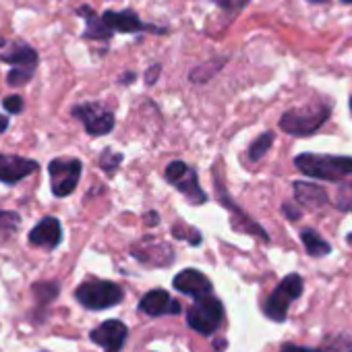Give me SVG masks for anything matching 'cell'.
<instances>
[{
  "label": "cell",
  "mask_w": 352,
  "mask_h": 352,
  "mask_svg": "<svg viewBox=\"0 0 352 352\" xmlns=\"http://www.w3.org/2000/svg\"><path fill=\"white\" fill-rule=\"evenodd\" d=\"M126 336H129V329L118 319L104 321L102 325L91 329V342L102 346L106 352H120L126 342Z\"/></svg>",
  "instance_id": "cell-10"
},
{
  "label": "cell",
  "mask_w": 352,
  "mask_h": 352,
  "mask_svg": "<svg viewBox=\"0 0 352 352\" xmlns=\"http://www.w3.org/2000/svg\"><path fill=\"white\" fill-rule=\"evenodd\" d=\"M336 206L342 212L352 210V183H342L336 195Z\"/></svg>",
  "instance_id": "cell-25"
},
{
  "label": "cell",
  "mask_w": 352,
  "mask_h": 352,
  "mask_svg": "<svg viewBox=\"0 0 352 352\" xmlns=\"http://www.w3.org/2000/svg\"><path fill=\"white\" fill-rule=\"evenodd\" d=\"M75 296L85 309L102 311V309L116 307L122 300L124 290L118 284L108 282V280H87L77 288Z\"/></svg>",
  "instance_id": "cell-3"
},
{
  "label": "cell",
  "mask_w": 352,
  "mask_h": 352,
  "mask_svg": "<svg viewBox=\"0 0 352 352\" xmlns=\"http://www.w3.org/2000/svg\"><path fill=\"white\" fill-rule=\"evenodd\" d=\"M3 106H5V110H7V112H11V114H19V112L23 110V98H21V96H9V98H5Z\"/></svg>",
  "instance_id": "cell-31"
},
{
  "label": "cell",
  "mask_w": 352,
  "mask_h": 352,
  "mask_svg": "<svg viewBox=\"0 0 352 352\" xmlns=\"http://www.w3.org/2000/svg\"><path fill=\"white\" fill-rule=\"evenodd\" d=\"M340 3H344V5H352V0H340Z\"/></svg>",
  "instance_id": "cell-39"
},
{
  "label": "cell",
  "mask_w": 352,
  "mask_h": 352,
  "mask_svg": "<svg viewBox=\"0 0 352 352\" xmlns=\"http://www.w3.org/2000/svg\"><path fill=\"white\" fill-rule=\"evenodd\" d=\"M81 168H83V164L75 157H58V160L50 162L48 174H50L52 193L56 197H67L75 191V187L81 179Z\"/></svg>",
  "instance_id": "cell-7"
},
{
  "label": "cell",
  "mask_w": 352,
  "mask_h": 352,
  "mask_svg": "<svg viewBox=\"0 0 352 352\" xmlns=\"http://www.w3.org/2000/svg\"><path fill=\"white\" fill-rule=\"evenodd\" d=\"M294 201L298 208L307 210H321L327 206V193L321 185L313 183H294Z\"/></svg>",
  "instance_id": "cell-16"
},
{
  "label": "cell",
  "mask_w": 352,
  "mask_h": 352,
  "mask_svg": "<svg viewBox=\"0 0 352 352\" xmlns=\"http://www.w3.org/2000/svg\"><path fill=\"white\" fill-rule=\"evenodd\" d=\"M106 28L112 34H139V32H151V34H166V28H155L149 23H143L139 15L131 9L124 11H106L102 15Z\"/></svg>",
  "instance_id": "cell-9"
},
{
  "label": "cell",
  "mask_w": 352,
  "mask_h": 352,
  "mask_svg": "<svg viewBox=\"0 0 352 352\" xmlns=\"http://www.w3.org/2000/svg\"><path fill=\"white\" fill-rule=\"evenodd\" d=\"M220 197H222V206L224 208H228L230 212H232V216L236 214L239 218H236V222H232V226L236 228V230H243V232H247V234H255V236H259L261 241H270V236H267V232L259 226V224H255L249 216H245L234 204H232V199L226 195V191L220 187Z\"/></svg>",
  "instance_id": "cell-17"
},
{
  "label": "cell",
  "mask_w": 352,
  "mask_h": 352,
  "mask_svg": "<svg viewBox=\"0 0 352 352\" xmlns=\"http://www.w3.org/2000/svg\"><path fill=\"white\" fill-rule=\"evenodd\" d=\"M157 222H160V220H157V214H155V212H147V214H145V224H147V226H157Z\"/></svg>",
  "instance_id": "cell-35"
},
{
  "label": "cell",
  "mask_w": 352,
  "mask_h": 352,
  "mask_svg": "<svg viewBox=\"0 0 352 352\" xmlns=\"http://www.w3.org/2000/svg\"><path fill=\"white\" fill-rule=\"evenodd\" d=\"M350 112H352V98H350Z\"/></svg>",
  "instance_id": "cell-40"
},
{
  "label": "cell",
  "mask_w": 352,
  "mask_h": 352,
  "mask_svg": "<svg viewBox=\"0 0 352 352\" xmlns=\"http://www.w3.org/2000/svg\"><path fill=\"white\" fill-rule=\"evenodd\" d=\"M307 3H311V5H325L327 0H307Z\"/></svg>",
  "instance_id": "cell-37"
},
{
  "label": "cell",
  "mask_w": 352,
  "mask_h": 352,
  "mask_svg": "<svg viewBox=\"0 0 352 352\" xmlns=\"http://www.w3.org/2000/svg\"><path fill=\"white\" fill-rule=\"evenodd\" d=\"M329 114H331L329 104H319V102L302 108H292L282 114L280 129L292 137H311L327 122Z\"/></svg>",
  "instance_id": "cell-2"
},
{
  "label": "cell",
  "mask_w": 352,
  "mask_h": 352,
  "mask_svg": "<svg viewBox=\"0 0 352 352\" xmlns=\"http://www.w3.org/2000/svg\"><path fill=\"white\" fill-rule=\"evenodd\" d=\"M120 162H122V155H120V153H114V151H110V149H106V151L102 153V157H100V166H102L104 172H108V174H114V170L120 166Z\"/></svg>",
  "instance_id": "cell-26"
},
{
  "label": "cell",
  "mask_w": 352,
  "mask_h": 352,
  "mask_svg": "<svg viewBox=\"0 0 352 352\" xmlns=\"http://www.w3.org/2000/svg\"><path fill=\"white\" fill-rule=\"evenodd\" d=\"M73 116L79 118L85 131L94 137L108 135L114 129V114L102 104H81L73 108Z\"/></svg>",
  "instance_id": "cell-8"
},
{
  "label": "cell",
  "mask_w": 352,
  "mask_h": 352,
  "mask_svg": "<svg viewBox=\"0 0 352 352\" xmlns=\"http://www.w3.org/2000/svg\"><path fill=\"white\" fill-rule=\"evenodd\" d=\"M302 284L305 282H302V278L298 274H288L278 284V288L267 296V300L263 305V313L272 321H284L292 300H296L302 294Z\"/></svg>",
  "instance_id": "cell-6"
},
{
  "label": "cell",
  "mask_w": 352,
  "mask_h": 352,
  "mask_svg": "<svg viewBox=\"0 0 352 352\" xmlns=\"http://www.w3.org/2000/svg\"><path fill=\"white\" fill-rule=\"evenodd\" d=\"M172 234L179 239V241H189V245H193V247H197V245H201V232L197 230V228H191V226H187V224H183V222H179V224H174L172 226Z\"/></svg>",
  "instance_id": "cell-23"
},
{
  "label": "cell",
  "mask_w": 352,
  "mask_h": 352,
  "mask_svg": "<svg viewBox=\"0 0 352 352\" xmlns=\"http://www.w3.org/2000/svg\"><path fill=\"white\" fill-rule=\"evenodd\" d=\"M224 319V307L222 300L208 294L201 298H195V302L189 307L187 311V321L189 327L195 329L201 336H212L218 331V327L222 325Z\"/></svg>",
  "instance_id": "cell-4"
},
{
  "label": "cell",
  "mask_w": 352,
  "mask_h": 352,
  "mask_svg": "<svg viewBox=\"0 0 352 352\" xmlns=\"http://www.w3.org/2000/svg\"><path fill=\"white\" fill-rule=\"evenodd\" d=\"M296 170L311 176V179L340 183L352 174L350 155H329V153H300L294 157Z\"/></svg>",
  "instance_id": "cell-1"
},
{
  "label": "cell",
  "mask_w": 352,
  "mask_h": 352,
  "mask_svg": "<svg viewBox=\"0 0 352 352\" xmlns=\"http://www.w3.org/2000/svg\"><path fill=\"white\" fill-rule=\"evenodd\" d=\"M34 292H36V294H44V300L50 302V300H54L56 294H58V284H56V282H40V284L34 286Z\"/></svg>",
  "instance_id": "cell-28"
},
{
  "label": "cell",
  "mask_w": 352,
  "mask_h": 352,
  "mask_svg": "<svg viewBox=\"0 0 352 352\" xmlns=\"http://www.w3.org/2000/svg\"><path fill=\"white\" fill-rule=\"evenodd\" d=\"M36 170H38V162H34V160L0 153V181L7 185H15V183L23 181L25 176L34 174Z\"/></svg>",
  "instance_id": "cell-11"
},
{
  "label": "cell",
  "mask_w": 352,
  "mask_h": 352,
  "mask_svg": "<svg viewBox=\"0 0 352 352\" xmlns=\"http://www.w3.org/2000/svg\"><path fill=\"white\" fill-rule=\"evenodd\" d=\"M164 176H166V181H168L176 191L183 193V195L189 199V204H193V206H204V204L208 201V195H206V193L201 191V187H199L197 172H195L189 164H185V162H181V160L170 162V164L166 166Z\"/></svg>",
  "instance_id": "cell-5"
},
{
  "label": "cell",
  "mask_w": 352,
  "mask_h": 352,
  "mask_svg": "<svg viewBox=\"0 0 352 352\" xmlns=\"http://www.w3.org/2000/svg\"><path fill=\"white\" fill-rule=\"evenodd\" d=\"M319 352H352V338L348 333H331L323 340Z\"/></svg>",
  "instance_id": "cell-21"
},
{
  "label": "cell",
  "mask_w": 352,
  "mask_h": 352,
  "mask_svg": "<svg viewBox=\"0 0 352 352\" xmlns=\"http://www.w3.org/2000/svg\"><path fill=\"white\" fill-rule=\"evenodd\" d=\"M133 257H137L141 263H149L155 267H164L168 263L174 261V253L166 243L153 241V239H145L139 245L133 247Z\"/></svg>",
  "instance_id": "cell-13"
},
{
  "label": "cell",
  "mask_w": 352,
  "mask_h": 352,
  "mask_svg": "<svg viewBox=\"0 0 352 352\" xmlns=\"http://www.w3.org/2000/svg\"><path fill=\"white\" fill-rule=\"evenodd\" d=\"M174 288L179 290V292H183V294L195 296V298L208 296L214 290L210 278L206 274L197 272V270H185V272H181L179 276L174 278Z\"/></svg>",
  "instance_id": "cell-14"
},
{
  "label": "cell",
  "mask_w": 352,
  "mask_h": 352,
  "mask_svg": "<svg viewBox=\"0 0 352 352\" xmlns=\"http://www.w3.org/2000/svg\"><path fill=\"white\" fill-rule=\"evenodd\" d=\"M32 75H34V69H13V71L9 73L7 81H9V85L21 87V85H25V83L32 79Z\"/></svg>",
  "instance_id": "cell-27"
},
{
  "label": "cell",
  "mask_w": 352,
  "mask_h": 352,
  "mask_svg": "<svg viewBox=\"0 0 352 352\" xmlns=\"http://www.w3.org/2000/svg\"><path fill=\"white\" fill-rule=\"evenodd\" d=\"M63 239V228L56 218H44L32 232H30V243L34 247H44V249H54L60 245Z\"/></svg>",
  "instance_id": "cell-15"
},
{
  "label": "cell",
  "mask_w": 352,
  "mask_h": 352,
  "mask_svg": "<svg viewBox=\"0 0 352 352\" xmlns=\"http://www.w3.org/2000/svg\"><path fill=\"white\" fill-rule=\"evenodd\" d=\"M224 65V60H212V63H208V65H201V67H197V69H193L191 71V81L193 83H206V81H210L212 77H214V73H218L220 71V67Z\"/></svg>",
  "instance_id": "cell-24"
},
{
  "label": "cell",
  "mask_w": 352,
  "mask_h": 352,
  "mask_svg": "<svg viewBox=\"0 0 352 352\" xmlns=\"http://www.w3.org/2000/svg\"><path fill=\"white\" fill-rule=\"evenodd\" d=\"M0 58L9 65H15V69H36L38 65V52L28 44H13Z\"/></svg>",
  "instance_id": "cell-18"
},
{
  "label": "cell",
  "mask_w": 352,
  "mask_h": 352,
  "mask_svg": "<svg viewBox=\"0 0 352 352\" xmlns=\"http://www.w3.org/2000/svg\"><path fill=\"white\" fill-rule=\"evenodd\" d=\"M160 69H162L160 65H153V69H149V71H147V75H145V83H147V85H153V83L157 81V73H160Z\"/></svg>",
  "instance_id": "cell-34"
},
{
  "label": "cell",
  "mask_w": 352,
  "mask_h": 352,
  "mask_svg": "<svg viewBox=\"0 0 352 352\" xmlns=\"http://www.w3.org/2000/svg\"><path fill=\"white\" fill-rule=\"evenodd\" d=\"M139 309L141 313L149 315V317H162V315H179L183 309L176 302L166 290H149L147 294H143V298L139 300Z\"/></svg>",
  "instance_id": "cell-12"
},
{
  "label": "cell",
  "mask_w": 352,
  "mask_h": 352,
  "mask_svg": "<svg viewBox=\"0 0 352 352\" xmlns=\"http://www.w3.org/2000/svg\"><path fill=\"white\" fill-rule=\"evenodd\" d=\"M280 352H319L317 348H309V346H296V344H284Z\"/></svg>",
  "instance_id": "cell-32"
},
{
  "label": "cell",
  "mask_w": 352,
  "mask_h": 352,
  "mask_svg": "<svg viewBox=\"0 0 352 352\" xmlns=\"http://www.w3.org/2000/svg\"><path fill=\"white\" fill-rule=\"evenodd\" d=\"M77 13L85 19V32H83V38L87 40H110L114 34L106 28L102 15H96L89 7H79Z\"/></svg>",
  "instance_id": "cell-19"
},
{
  "label": "cell",
  "mask_w": 352,
  "mask_h": 352,
  "mask_svg": "<svg viewBox=\"0 0 352 352\" xmlns=\"http://www.w3.org/2000/svg\"><path fill=\"white\" fill-rule=\"evenodd\" d=\"M214 5H218L220 9H224V11H230V13H234V11H243L251 0H212Z\"/></svg>",
  "instance_id": "cell-29"
},
{
  "label": "cell",
  "mask_w": 352,
  "mask_h": 352,
  "mask_svg": "<svg viewBox=\"0 0 352 352\" xmlns=\"http://www.w3.org/2000/svg\"><path fill=\"white\" fill-rule=\"evenodd\" d=\"M19 226V216L15 212H0V230H15Z\"/></svg>",
  "instance_id": "cell-30"
},
{
  "label": "cell",
  "mask_w": 352,
  "mask_h": 352,
  "mask_svg": "<svg viewBox=\"0 0 352 352\" xmlns=\"http://www.w3.org/2000/svg\"><path fill=\"white\" fill-rule=\"evenodd\" d=\"M282 212H284L290 220H298V218H300V208H298V206L294 208V206H290V204H284V206H282Z\"/></svg>",
  "instance_id": "cell-33"
},
{
  "label": "cell",
  "mask_w": 352,
  "mask_h": 352,
  "mask_svg": "<svg viewBox=\"0 0 352 352\" xmlns=\"http://www.w3.org/2000/svg\"><path fill=\"white\" fill-rule=\"evenodd\" d=\"M7 126H9V118L0 114V133H5V131H7Z\"/></svg>",
  "instance_id": "cell-36"
},
{
  "label": "cell",
  "mask_w": 352,
  "mask_h": 352,
  "mask_svg": "<svg viewBox=\"0 0 352 352\" xmlns=\"http://www.w3.org/2000/svg\"><path fill=\"white\" fill-rule=\"evenodd\" d=\"M274 145V133L272 131H265V133H261L253 143H251V147H249V157L253 160V162H259L265 153H267V149Z\"/></svg>",
  "instance_id": "cell-22"
},
{
  "label": "cell",
  "mask_w": 352,
  "mask_h": 352,
  "mask_svg": "<svg viewBox=\"0 0 352 352\" xmlns=\"http://www.w3.org/2000/svg\"><path fill=\"white\" fill-rule=\"evenodd\" d=\"M133 79H135V75H133V73H129V75H124L122 83H129V81H133Z\"/></svg>",
  "instance_id": "cell-38"
},
{
  "label": "cell",
  "mask_w": 352,
  "mask_h": 352,
  "mask_svg": "<svg viewBox=\"0 0 352 352\" xmlns=\"http://www.w3.org/2000/svg\"><path fill=\"white\" fill-rule=\"evenodd\" d=\"M300 241H302V245H305V249H307V253H309L311 257H325V255H329V251H331L329 243H325V241H323L315 230H311V228L300 230Z\"/></svg>",
  "instance_id": "cell-20"
}]
</instances>
